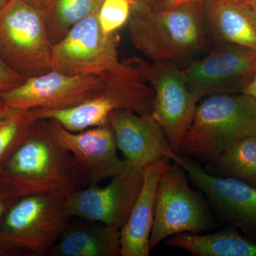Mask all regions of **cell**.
Returning a JSON list of instances; mask_svg holds the SVG:
<instances>
[{
    "label": "cell",
    "mask_w": 256,
    "mask_h": 256,
    "mask_svg": "<svg viewBox=\"0 0 256 256\" xmlns=\"http://www.w3.org/2000/svg\"><path fill=\"white\" fill-rule=\"evenodd\" d=\"M0 180L20 197L66 198L86 188L70 153L54 139L42 118L1 168Z\"/></svg>",
    "instance_id": "1"
},
{
    "label": "cell",
    "mask_w": 256,
    "mask_h": 256,
    "mask_svg": "<svg viewBox=\"0 0 256 256\" xmlns=\"http://www.w3.org/2000/svg\"><path fill=\"white\" fill-rule=\"evenodd\" d=\"M202 2L170 9L134 5L129 26L136 48L152 62L175 64L204 50L208 40Z\"/></svg>",
    "instance_id": "2"
},
{
    "label": "cell",
    "mask_w": 256,
    "mask_h": 256,
    "mask_svg": "<svg viewBox=\"0 0 256 256\" xmlns=\"http://www.w3.org/2000/svg\"><path fill=\"white\" fill-rule=\"evenodd\" d=\"M252 136H256V101L252 96H207L197 105L180 154L210 164L236 143Z\"/></svg>",
    "instance_id": "3"
},
{
    "label": "cell",
    "mask_w": 256,
    "mask_h": 256,
    "mask_svg": "<svg viewBox=\"0 0 256 256\" xmlns=\"http://www.w3.org/2000/svg\"><path fill=\"white\" fill-rule=\"evenodd\" d=\"M98 12L79 22L52 48V70L67 75H92L104 82H128L141 74L127 60L120 62L118 32L106 35Z\"/></svg>",
    "instance_id": "4"
},
{
    "label": "cell",
    "mask_w": 256,
    "mask_h": 256,
    "mask_svg": "<svg viewBox=\"0 0 256 256\" xmlns=\"http://www.w3.org/2000/svg\"><path fill=\"white\" fill-rule=\"evenodd\" d=\"M53 46L38 8L9 0L0 10V58L25 80L52 70Z\"/></svg>",
    "instance_id": "5"
},
{
    "label": "cell",
    "mask_w": 256,
    "mask_h": 256,
    "mask_svg": "<svg viewBox=\"0 0 256 256\" xmlns=\"http://www.w3.org/2000/svg\"><path fill=\"white\" fill-rule=\"evenodd\" d=\"M214 222L206 204L190 186L186 170L176 162L160 178L149 240L150 252L163 240L181 233L212 230Z\"/></svg>",
    "instance_id": "6"
},
{
    "label": "cell",
    "mask_w": 256,
    "mask_h": 256,
    "mask_svg": "<svg viewBox=\"0 0 256 256\" xmlns=\"http://www.w3.org/2000/svg\"><path fill=\"white\" fill-rule=\"evenodd\" d=\"M65 198L21 197L0 222V242L34 256L50 254L70 218Z\"/></svg>",
    "instance_id": "7"
},
{
    "label": "cell",
    "mask_w": 256,
    "mask_h": 256,
    "mask_svg": "<svg viewBox=\"0 0 256 256\" xmlns=\"http://www.w3.org/2000/svg\"><path fill=\"white\" fill-rule=\"evenodd\" d=\"M126 60L153 89L152 114L162 128L173 150L180 154L198 102L188 90L183 69L173 62H146L138 57Z\"/></svg>",
    "instance_id": "8"
},
{
    "label": "cell",
    "mask_w": 256,
    "mask_h": 256,
    "mask_svg": "<svg viewBox=\"0 0 256 256\" xmlns=\"http://www.w3.org/2000/svg\"><path fill=\"white\" fill-rule=\"evenodd\" d=\"M182 69L188 90L198 102L210 96L244 94L256 76V50L220 43Z\"/></svg>",
    "instance_id": "9"
},
{
    "label": "cell",
    "mask_w": 256,
    "mask_h": 256,
    "mask_svg": "<svg viewBox=\"0 0 256 256\" xmlns=\"http://www.w3.org/2000/svg\"><path fill=\"white\" fill-rule=\"evenodd\" d=\"M97 96L80 105L63 110L36 109L38 119H52L72 132L108 124L109 116L118 109L143 114L152 112L154 92L144 78L104 82Z\"/></svg>",
    "instance_id": "10"
},
{
    "label": "cell",
    "mask_w": 256,
    "mask_h": 256,
    "mask_svg": "<svg viewBox=\"0 0 256 256\" xmlns=\"http://www.w3.org/2000/svg\"><path fill=\"white\" fill-rule=\"evenodd\" d=\"M144 168L129 162L105 186H86L65 198L70 217L112 226L120 229L137 201L144 180Z\"/></svg>",
    "instance_id": "11"
},
{
    "label": "cell",
    "mask_w": 256,
    "mask_h": 256,
    "mask_svg": "<svg viewBox=\"0 0 256 256\" xmlns=\"http://www.w3.org/2000/svg\"><path fill=\"white\" fill-rule=\"evenodd\" d=\"M104 86V80L95 76L67 75L52 70L0 92V98L12 109L63 110L90 100Z\"/></svg>",
    "instance_id": "12"
},
{
    "label": "cell",
    "mask_w": 256,
    "mask_h": 256,
    "mask_svg": "<svg viewBox=\"0 0 256 256\" xmlns=\"http://www.w3.org/2000/svg\"><path fill=\"white\" fill-rule=\"evenodd\" d=\"M54 139L73 158L85 186L98 185L124 171L129 162L118 154L114 132L109 124L72 132L56 120L46 119Z\"/></svg>",
    "instance_id": "13"
},
{
    "label": "cell",
    "mask_w": 256,
    "mask_h": 256,
    "mask_svg": "<svg viewBox=\"0 0 256 256\" xmlns=\"http://www.w3.org/2000/svg\"><path fill=\"white\" fill-rule=\"evenodd\" d=\"M172 161L184 168L192 183L206 194L220 220L256 242V188L230 178L210 174L193 160L176 154Z\"/></svg>",
    "instance_id": "14"
},
{
    "label": "cell",
    "mask_w": 256,
    "mask_h": 256,
    "mask_svg": "<svg viewBox=\"0 0 256 256\" xmlns=\"http://www.w3.org/2000/svg\"><path fill=\"white\" fill-rule=\"evenodd\" d=\"M108 124L118 148L132 164L146 168L163 158L172 160L178 154L152 112L140 114L118 109L109 116Z\"/></svg>",
    "instance_id": "15"
},
{
    "label": "cell",
    "mask_w": 256,
    "mask_h": 256,
    "mask_svg": "<svg viewBox=\"0 0 256 256\" xmlns=\"http://www.w3.org/2000/svg\"><path fill=\"white\" fill-rule=\"evenodd\" d=\"M172 160L156 162L144 170V180L130 214L120 228V256H148L150 237L160 178Z\"/></svg>",
    "instance_id": "16"
},
{
    "label": "cell",
    "mask_w": 256,
    "mask_h": 256,
    "mask_svg": "<svg viewBox=\"0 0 256 256\" xmlns=\"http://www.w3.org/2000/svg\"><path fill=\"white\" fill-rule=\"evenodd\" d=\"M204 12L216 41L256 50V15L242 1L208 0Z\"/></svg>",
    "instance_id": "17"
},
{
    "label": "cell",
    "mask_w": 256,
    "mask_h": 256,
    "mask_svg": "<svg viewBox=\"0 0 256 256\" xmlns=\"http://www.w3.org/2000/svg\"><path fill=\"white\" fill-rule=\"evenodd\" d=\"M67 224L50 252L53 256H120V229L89 222Z\"/></svg>",
    "instance_id": "18"
},
{
    "label": "cell",
    "mask_w": 256,
    "mask_h": 256,
    "mask_svg": "<svg viewBox=\"0 0 256 256\" xmlns=\"http://www.w3.org/2000/svg\"><path fill=\"white\" fill-rule=\"evenodd\" d=\"M164 245L194 256H256V242L233 226L206 235L176 234L165 240Z\"/></svg>",
    "instance_id": "19"
},
{
    "label": "cell",
    "mask_w": 256,
    "mask_h": 256,
    "mask_svg": "<svg viewBox=\"0 0 256 256\" xmlns=\"http://www.w3.org/2000/svg\"><path fill=\"white\" fill-rule=\"evenodd\" d=\"M102 0H46L41 10L52 44L79 22L97 12Z\"/></svg>",
    "instance_id": "20"
},
{
    "label": "cell",
    "mask_w": 256,
    "mask_h": 256,
    "mask_svg": "<svg viewBox=\"0 0 256 256\" xmlns=\"http://www.w3.org/2000/svg\"><path fill=\"white\" fill-rule=\"evenodd\" d=\"M210 164L218 176L237 178L256 188V136L238 141Z\"/></svg>",
    "instance_id": "21"
},
{
    "label": "cell",
    "mask_w": 256,
    "mask_h": 256,
    "mask_svg": "<svg viewBox=\"0 0 256 256\" xmlns=\"http://www.w3.org/2000/svg\"><path fill=\"white\" fill-rule=\"evenodd\" d=\"M38 119L36 109H12L0 121V170L28 138Z\"/></svg>",
    "instance_id": "22"
},
{
    "label": "cell",
    "mask_w": 256,
    "mask_h": 256,
    "mask_svg": "<svg viewBox=\"0 0 256 256\" xmlns=\"http://www.w3.org/2000/svg\"><path fill=\"white\" fill-rule=\"evenodd\" d=\"M134 0H102L98 12L99 24L106 35L116 33L129 22Z\"/></svg>",
    "instance_id": "23"
},
{
    "label": "cell",
    "mask_w": 256,
    "mask_h": 256,
    "mask_svg": "<svg viewBox=\"0 0 256 256\" xmlns=\"http://www.w3.org/2000/svg\"><path fill=\"white\" fill-rule=\"evenodd\" d=\"M25 79L0 58V92H8L21 85Z\"/></svg>",
    "instance_id": "24"
},
{
    "label": "cell",
    "mask_w": 256,
    "mask_h": 256,
    "mask_svg": "<svg viewBox=\"0 0 256 256\" xmlns=\"http://www.w3.org/2000/svg\"><path fill=\"white\" fill-rule=\"evenodd\" d=\"M21 198L18 194L0 180V222L6 212Z\"/></svg>",
    "instance_id": "25"
},
{
    "label": "cell",
    "mask_w": 256,
    "mask_h": 256,
    "mask_svg": "<svg viewBox=\"0 0 256 256\" xmlns=\"http://www.w3.org/2000/svg\"><path fill=\"white\" fill-rule=\"evenodd\" d=\"M138 6L150 9H161L164 8V0H134Z\"/></svg>",
    "instance_id": "26"
},
{
    "label": "cell",
    "mask_w": 256,
    "mask_h": 256,
    "mask_svg": "<svg viewBox=\"0 0 256 256\" xmlns=\"http://www.w3.org/2000/svg\"><path fill=\"white\" fill-rule=\"evenodd\" d=\"M203 2V0H164L165 8H175L182 5L190 4V3Z\"/></svg>",
    "instance_id": "27"
},
{
    "label": "cell",
    "mask_w": 256,
    "mask_h": 256,
    "mask_svg": "<svg viewBox=\"0 0 256 256\" xmlns=\"http://www.w3.org/2000/svg\"><path fill=\"white\" fill-rule=\"evenodd\" d=\"M20 252H22L0 242V256L16 255Z\"/></svg>",
    "instance_id": "28"
},
{
    "label": "cell",
    "mask_w": 256,
    "mask_h": 256,
    "mask_svg": "<svg viewBox=\"0 0 256 256\" xmlns=\"http://www.w3.org/2000/svg\"><path fill=\"white\" fill-rule=\"evenodd\" d=\"M12 110V109L8 107V106L3 102L2 100L0 98V121L4 119L6 116H8V114H10Z\"/></svg>",
    "instance_id": "29"
},
{
    "label": "cell",
    "mask_w": 256,
    "mask_h": 256,
    "mask_svg": "<svg viewBox=\"0 0 256 256\" xmlns=\"http://www.w3.org/2000/svg\"><path fill=\"white\" fill-rule=\"evenodd\" d=\"M244 94L252 96L256 101V76L254 80H252V82H250V85L247 88Z\"/></svg>",
    "instance_id": "30"
},
{
    "label": "cell",
    "mask_w": 256,
    "mask_h": 256,
    "mask_svg": "<svg viewBox=\"0 0 256 256\" xmlns=\"http://www.w3.org/2000/svg\"><path fill=\"white\" fill-rule=\"evenodd\" d=\"M24 1L26 2L28 4L33 5L34 6L38 8L41 11L46 0H24Z\"/></svg>",
    "instance_id": "31"
},
{
    "label": "cell",
    "mask_w": 256,
    "mask_h": 256,
    "mask_svg": "<svg viewBox=\"0 0 256 256\" xmlns=\"http://www.w3.org/2000/svg\"><path fill=\"white\" fill-rule=\"evenodd\" d=\"M240 1L246 4L256 15V0H240Z\"/></svg>",
    "instance_id": "32"
},
{
    "label": "cell",
    "mask_w": 256,
    "mask_h": 256,
    "mask_svg": "<svg viewBox=\"0 0 256 256\" xmlns=\"http://www.w3.org/2000/svg\"><path fill=\"white\" fill-rule=\"evenodd\" d=\"M8 1H9V0H0V10L2 9L3 6L6 4Z\"/></svg>",
    "instance_id": "33"
}]
</instances>
